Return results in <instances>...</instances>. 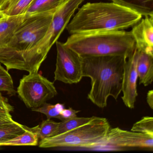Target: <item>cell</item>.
Here are the masks:
<instances>
[{"mask_svg": "<svg viewBox=\"0 0 153 153\" xmlns=\"http://www.w3.org/2000/svg\"><path fill=\"white\" fill-rule=\"evenodd\" d=\"M136 50L137 53V73L139 79V84L147 86L151 85L153 82V55L137 49Z\"/></svg>", "mask_w": 153, "mask_h": 153, "instance_id": "12", "label": "cell"}, {"mask_svg": "<svg viewBox=\"0 0 153 153\" xmlns=\"http://www.w3.org/2000/svg\"><path fill=\"white\" fill-rule=\"evenodd\" d=\"M126 59L120 55L81 57L82 76L91 79L88 98L95 105L105 108L110 97L117 101L122 90Z\"/></svg>", "mask_w": 153, "mask_h": 153, "instance_id": "1", "label": "cell"}, {"mask_svg": "<svg viewBox=\"0 0 153 153\" xmlns=\"http://www.w3.org/2000/svg\"><path fill=\"white\" fill-rule=\"evenodd\" d=\"M94 116L91 117H78L76 116L62 121L52 137L64 133L86 124L94 119Z\"/></svg>", "mask_w": 153, "mask_h": 153, "instance_id": "19", "label": "cell"}, {"mask_svg": "<svg viewBox=\"0 0 153 153\" xmlns=\"http://www.w3.org/2000/svg\"><path fill=\"white\" fill-rule=\"evenodd\" d=\"M68 0H34L27 10V16L58 10Z\"/></svg>", "mask_w": 153, "mask_h": 153, "instance_id": "15", "label": "cell"}, {"mask_svg": "<svg viewBox=\"0 0 153 153\" xmlns=\"http://www.w3.org/2000/svg\"><path fill=\"white\" fill-rule=\"evenodd\" d=\"M137 57V53L135 48L133 53L125 59L123 68L122 90L123 95L122 99L124 105L130 109H133L135 107L138 96Z\"/></svg>", "mask_w": 153, "mask_h": 153, "instance_id": "10", "label": "cell"}, {"mask_svg": "<svg viewBox=\"0 0 153 153\" xmlns=\"http://www.w3.org/2000/svg\"><path fill=\"white\" fill-rule=\"evenodd\" d=\"M98 149L111 151L129 149H153V136L135 131L110 128L102 144Z\"/></svg>", "mask_w": 153, "mask_h": 153, "instance_id": "8", "label": "cell"}, {"mask_svg": "<svg viewBox=\"0 0 153 153\" xmlns=\"http://www.w3.org/2000/svg\"><path fill=\"white\" fill-rule=\"evenodd\" d=\"M26 130V126L16 121L0 125V144L2 145L6 141L21 135Z\"/></svg>", "mask_w": 153, "mask_h": 153, "instance_id": "17", "label": "cell"}, {"mask_svg": "<svg viewBox=\"0 0 153 153\" xmlns=\"http://www.w3.org/2000/svg\"><path fill=\"white\" fill-rule=\"evenodd\" d=\"M34 0H7L0 10L7 16L25 15Z\"/></svg>", "mask_w": 153, "mask_h": 153, "instance_id": "16", "label": "cell"}, {"mask_svg": "<svg viewBox=\"0 0 153 153\" xmlns=\"http://www.w3.org/2000/svg\"><path fill=\"white\" fill-rule=\"evenodd\" d=\"M56 69L54 81L65 84H76L83 78L81 57L65 46L63 43L57 41Z\"/></svg>", "mask_w": 153, "mask_h": 153, "instance_id": "9", "label": "cell"}, {"mask_svg": "<svg viewBox=\"0 0 153 153\" xmlns=\"http://www.w3.org/2000/svg\"><path fill=\"white\" fill-rule=\"evenodd\" d=\"M59 123L56 122L51 119L43 121L42 123L33 128H29L28 129L35 132L38 136V138L42 140L52 137L57 129Z\"/></svg>", "mask_w": 153, "mask_h": 153, "instance_id": "20", "label": "cell"}, {"mask_svg": "<svg viewBox=\"0 0 153 153\" xmlns=\"http://www.w3.org/2000/svg\"><path fill=\"white\" fill-rule=\"evenodd\" d=\"M80 111H76L72 109L71 107H69L68 109L65 108L63 109L60 113V114L63 121L72 117H76V114Z\"/></svg>", "mask_w": 153, "mask_h": 153, "instance_id": "25", "label": "cell"}, {"mask_svg": "<svg viewBox=\"0 0 153 153\" xmlns=\"http://www.w3.org/2000/svg\"><path fill=\"white\" fill-rule=\"evenodd\" d=\"M131 131L140 132L153 136V118L144 116L135 123L131 128Z\"/></svg>", "mask_w": 153, "mask_h": 153, "instance_id": "23", "label": "cell"}, {"mask_svg": "<svg viewBox=\"0 0 153 153\" xmlns=\"http://www.w3.org/2000/svg\"><path fill=\"white\" fill-rule=\"evenodd\" d=\"M111 128L105 118L96 117L86 124L67 132L42 140L39 147L98 149Z\"/></svg>", "mask_w": 153, "mask_h": 153, "instance_id": "5", "label": "cell"}, {"mask_svg": "<svg viewBox=\"0 0 153 153\" xmlns=\"http://www.w3.org/2000/svg\"><path fill=\"white\" fill-rule=\"evenodd\" d=\"M7 0H0V7L6 2Z\"/></svg>", "mask_w": 153, "mask_h": 153, "instance_id": "29", "label": "cell"}, {"mask_svg": "<svg viewBox=\"0 0 153 153\" xmlns=\"http://www.w3.org/2000/svg\"><path fill=\"white\" fill-rule=\"evenodd\" d=\"M2 146V144H0V147Z\"/></svg>", "mask_w": 153, "mask_h": 153, "instance_id": "30", "label": "cell"}, {"mask_svg": "<svg viewBox=\"0 0 153 153\" xmlns=\"http://www.w3.org/2000/svg\"><path fill=\"white\" fill-rule=\"evenodd\" d=\"M17 93L27 107H41L58 94L54 83L38 72L25 75L20 80Z\"/></svg>", "mask_w": 153, "mask_h": 153, "instance_id": "7", "label": "cell"}, {"mask_svg": "<svg viewBox=\"0 0 153 153\" xmlns=\"http://www.w3.org/2000/svg\"><path fill=\"white\" fill-rule=\"evenodd\" d=\"M142 16L113 2H88L79 9L66 29L71 35L123 30L132 27Z\"/></svg>", "mask_w": 153, "mask_h": 153, "instance_id": "2", "label": "cell"}, {"mask_svg": "<svg viewBox=\"0 0 153 153\" xmlns=\"http://www.w3.org/2000/svg\"><path fill=\"white\" fill-rule=\"evenodd\" d=\"M142 16H153V0H111Z\"/></svg>", "mask_w": 153, "mask_h": 153, "instance_id": "14", "label": "cell"}, {"mask_svg": "<svg viewBox=\"0 0 153 153\" xmlns=\"http://www.w3.org/2000/svg\"><path fill=\"white\" fill-rule=\"evenodd\" d=\"M6 17H7V16L4 15V14L1 12V11L0 10V20H1V19H4V18Z\"/></svg>", "mask_w": 153, "mask_h": 153, "instance_id": "28", "label": "cell"}, {"mask_svg": "<svg viewBox=\"0 0 153 153\" xmlns=\"http://www.w3.org/2000/svg\"><path fill=\"white\" fill-rule=\"evenodd\" d=\"M21 135L10 140L2 144L3 146H36L38 144V136L27 128Z\"/></svg>", "mask_w": 153, "mask_h": 153, "instance_id": "18", "label": "cell"}, {"mask_svg": "<svg viewBox=\"0 0 153 153\" xmlns=\"http://www.w3.org/2000/svg\"><path fill=\"white\" fill-rule=\"evenodd\" d=\"M84 1L68 0L55 11L45 35L28 54L27 64L29 73L38 72L51 48L58 41L75 11Z\"/></svg>", "mask_w": 153, "mask_h": 153, "instance_id": "6", "label": "cell"}, {"mask_svg": "<svg viewBox=\"0 0 153 153\" xmlns=\"http://www.w3.org/2000/svg\"><path fill=\"white\" fill-rule=\"evenodd\" d=\"M14 110V107L9 103L7 98L3 97L0 92V114H10Z\"/></svg>", "mask_w": 153, "mask_h": 153, "instance_id": "24", "label": "cell"}, {"mask_svg": "<svg viewBox=\"0 0 153 153\" xmlns=\"http://www.w3.org/2000/svg\"><path fill=\"white\" fill-rule=\"evenodd\" d=\"M15 122L12 119L11 114H0V125L11 123Z\"/></svg>", "mask_w": 153, "mask_h": 153, "instance_id": "26", "label": "cell"}, {"mask_svg": "<svg viewBox=\"0 0 153 153\" xmlns=\"http://www.w3.org/2000/svg\"><path fill=\"white\" fill-rule=\"evenodd\" d=\"M132 27L136 49L153 55V16H145Z\"/></svg>", "mask_w": 153, "mask_h": 153, "instance_id": "11", "label": "cell"}, {"mask_svg": "<svg viewBox=\"0 0 153 153\" xmlns=\"http://www.w3.org/2000/svg\"><path fill=\"white\" fill-rule=\"evenodd\" d=\"M2 91L7 92L10 96L16 95L17 93L8 71L5 69L0 63V92Z\"/></svg>", "mask_w": 153, "mask_h": 153, "instance_id": "22", "label": "cell"}, {"mask_svg": "<svg viewBox=\"0 0 153 153\" xmlns=\"http://www.w3.org/2000/svg\"><path fill=\"white\" fill-rule=\"evenodd\" d=\"M55 12L25 15L7 44L0 47V63L6 66L7 70L28 72V54L45 35Z\"/></svg>", "mask_w": 153, "mask_h": 153, "instance_id": "3", "label": "cell"}, {"mask_svg": "<svg viewBox=\"0 0 153 153\" xmlns=\"http://www.w3.org/2000/svg\"><path fill=\"white\" fill-rule=\"evenodd\" d=\"M146 101L149 106L152 110L153 109V91L149 90L147 94Z\"/></svg>", "mask_w": 153, "mask_h": 153, "instance_id": "27", "label": "cell"}, {"mask_svg": "<svg viewBox=\"0 0 153 153\" xmlns=\"http://www.w3.org/2000/svg\"><path fill=\"white\" fill-rule=\"evenodd\" d=\"M25 17V14L7 16L0 20V47L6 46Z\"/></svg>", "mask_w": 153, "mask_h": 153, "instance_id": "13", "label": "cell"}, {"mask_svg": "<svg viewBox=\"0 0 153 153\" xmlns=\"http://www.w3.org/2000/svg\"><path fill=\"white\" fill-rule=\"evenodd\" d=\"M64 109L65 105L63 104L58 103L54 105L45 102L41 107L32 109V110L45 114L47 119L56 118L62 121L60 113Z\"/></svg>", "mask_w": 153, "mask_h": 153, "instance_id": "21", "label": "cell"}, {"mask_svg": "<svg viewBox=\"0 0 153 153\" xmlns=\"http://www.w3.org/2000/svg\"><path fill=\"white\" fill-rule=\"evenodd\" d=\"M63 44L81 57L120 55L127 58L136 48L131 32L124 30L74 34Z\"/></svg>", "mask_w": 153, "mask_h": 153, "instance_id": "4", "label": "cell"}]
</instances>
